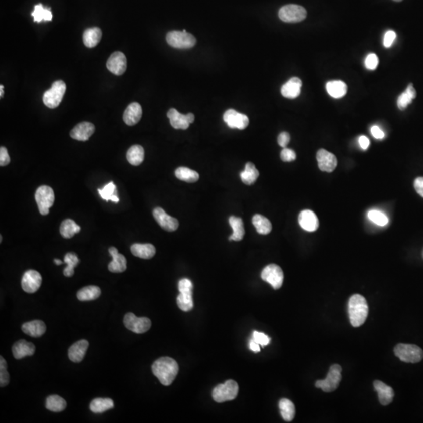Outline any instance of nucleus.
Masks as SVG:
<instances>
[{
	"label": "nucleus",
	"instance_id": "nucleus-1",
	"mask_svg": "<svg viewBox=\"0 0 423 423\" xmlns=\"http://www.w3.org/2000/svg\"><path fill=\"white\" fill-rule=\"evenodd\" d=\"M152 372L162 385H169L177 376L179 365L171 357H161L153 364Z\"/></svg>",
	"mask_w": 423,
	"mask_h": 423
},
{
	"label": "nucleus",
	"instance_id": "nucleus-2",
	"mask_svg": "<svg viewBox=\"0 0 423 423\" xmlns=\"http://www.w3.org/2000/svg\"><path fill=\"white\" fill-rule=\"evenodd\" d=\"M348 314L353 327L362 325L368 315V305L365 298L360 294L352 296L348 303Z\"/></svg>",
	"mask_w": 423,
	"mask_h": 423
},
{
	"label": "nucleus",
	"instance_id": "nucleus-3",
	"mask_svg": "<svg viewBox=\"0 0 423 423\" xmlns=\"http://www.w3.org/2000/svg\"><path fill=\"white\" fill-rule=\"evenodd\" d=\"M66 91V84L62 80L54 82L50 90L44 93L43 101L49 108H56L61 104Z\"/></svg>",
	"mask_w": 423,
	"mask_h": 423
},
{
	"label": "nucleus",
	"instance_id": "nucleus-4",
	"mask_svg": "<svg viewBox=\"0 0 423 423\" xmlns=\"http://www.w3.org/2000/svg\"><path fill=\"white\" fill-rule=\"evenodd\" d=\"M394 353L398 358L406 363H418L423 358L422 350L416 345L400 343L395 347Z\"/></svg>",
	"mask_w": 423,
	"mask_h": 423
},
{
	"label": "nucleus",
	"instance_id": "nucleus-5",
	"mask_svg": "<svg viewBox=\"0 0 423 423\" xmlns=\"http://www.w3.org/2000/svg\"><path fill=\"white\" fill-rule=\"evenodd\" d=\"M239 385L234 380H228L224 384H220L213 391V398L217 403L232 400L237 397Z\"/></svg>",
	"mask_w": 423,
	"mask_h": 423
},
{
	"label": "nucleus",
	"instance_id": "nucleus-6",
	"mask_svg": "<svg viewBox=\"0 0 423 423\" xmlns=\"http://www.w3.org/2000/svg\"><path fill=\"white\" fill-rule=\"evenodd\" d=\"M166 41L171 47L177 49H190L196 44L195 37L186 30L169 32Z\"/></svg>",
	"mask_w": 423,
	"mask_h": 423
},
{
	"label": "nucleus",
	"instance_id": "nucleus-7",
	"mask_svg": "<svg viewBox=\"0 0 423 423\" xmlns=\"http://www.w3.org/2000/svg\"><path fill=\"white\" fill-rule=\"evenodd\" d=\"M342 367L339 364L331 366L326 378L316 382V387L321 388L324 392L331 393L337 389L342 379Z\"/></svg>",
	"mask_w": 423,
	"mask_h": 423
},
{
	"label": "nucleus",
	"instance_id": "nucleus-8",
	"mask_svg": "<svg viewBox=\"0 0 423 423\" xmlns=\"http://www.w3.org/2000/svg\"><path fill=\"white\" fill-rule=\"evenodd\" d=\"M36 203L38 205L39 211L41 215H48L50 208L52 207L54 202V192L51 186H41L36 190L35 194Z\"/></svg>",
	"mask_w": 423,
	"mask_h": 423
},
{
	"label": "nucleus",
	"instance_id": "nucleus-9",
	"mask_svg": "<svg viewBox=\"0 0 423 423\" xmlns=\"http://www.w3.org/2000/svg\"><path fill=\"white\" fill-rule=\"evenodd\" d=\"M280 19L287 23H296L307 18V11L301 6L289 4L284 6L278 12Z\"/></svg>",
	"mask_w": 423,
	"mask_h": 423
},
{
	"label": "nucleus",
	"instance_id": "nucleus-10",
	"mask_svg": "<svg viewBox=\"0 0 423 423\" xmlns=\"http://www.w3.org/2000/svg\"><path fill=\"white\" fill-rule=\"evenodd\" d=\"M123 322L126 328L136 334L144 333L151 327V320L147 317H136L133 313L126 314Z\"/></svg>",
	"mask_w": 423,
	"mask_h": 423
},
{
	"label": "nucleus",
	"instance_id": "nucleus-11",
	"mask_svg": "<svg viewBox=\"0 0 423 423\" xmlns=\"http://www.w3.org/2000/svg\"><path fill=\"white\" fill-rule=\"evenodd\" d=\"M261 278L268 282L275 289L282 287L283 284L284 274L282 268L276 264H270L263 270Z\"/></svg>",
	"mask_w": 423,
	"mask_h": 423
},
{
	"label": "nucleus",
	"instance_id": "nucleus-12",
	"mask_svg": "<svg viewBox=\"0 0 423 423\" xmlns=\"http://www.w3.org/2000/svg\"><path fill=\"white\" fill-rule=\"evenodd\" d=\"M42 284V277L38 271L29 270L24 274L22 279V287L27 293H34L40 289Z\"/></svg>",
	"mask_w": 423,
	"mask_h": 423
},
{
	"label": "nucleus",
	"instance_id": "nucleus-13",
	"mask_svg": "<svg viewBox=\"0 0 423 423\" xmlns=\"http://www.w3.org/2000/svg\"><path fill=\"white\" fill-rule=\"evenodd\" d=\"M153 216L160 227L167 232H175L179 228V221L176 218L168 215L163 208L160 207L154 208Z\"/></svg>",
	"mask_w": 423,
	"mask_h": 423
},
{
	"label": "nucleus",
	"instance_id": "nucleus-14",
	"mask_svg": "<svg viewBox=\"0 0 423 423\" xmlns=\"http://www.w3.org/2000/svg\"><path fill=\"white\" fill-rule=\"evenodd\" d=\"M224 120L232 129H245L250 123L249 118L234 109H229L224 115Z\"/></svg>",
	"mask_w": 423,
	"mask_h": 423
},
{
	"label": "nucleus",
	"instance_id": "nucleus-15",
	"mask_svg": "<svg viewBox=\"0 0 423 423\" xmlns=\"http://www.w3.org/2000/svg\"><path fill=\"white\" fill-rule=\"evenodd\" d=\"M107 68L116 76L123 75L127 68V60L125 54L119 51L113 53L108 58Z\"/></svg>",
	"mask_w": 423,
	"mask_h": 423
},
{
	"label": "nucleus",
	"instance_id": "nucleus-16",
	"mask_svg": "<svg viewBox=\"0 0 423 423\" xmlns=\"http://www.w3.org/2000/svg\"><path fill=\"white\" fill-rule=\"evenodd\" d=\"M318 167L323 172H332L337 166L338 161L332 153L328 152L325 149H320L317 153Z\"/></svg>",
	"mask_w": 423,
	"mask_h": 423
},
{
	"label": "nucleus",
	"instance_id": "nucleus-17",
	"mask_svg": "<svg viewBox=\"0 0 423 423\" xmlns=\"http://www.w3.org/2000/svg\"><path fill=\"white\" fill-rule=\"evenodd\" d=\"M298 221L300 227L308 232H316L319 228L318 218L311 210H303L298 217Z\"/></svg>",
	"mask_w": 423,
	"mask_h": 423
},
{
	"label": "nucleus",
	"instance_id": "nucleus-18",
	"mask_svg": "<svg viewBox=\"0 0 423 423\" xmlns=\"http://www.w3.org/2000/svg\"><path fill=\"white\" fill-rule=\"evenodd\" d=\"M95 131V126L90 122H83L76 125L70 133L71 137L79 141H86Z\"/></svg>",
	"mask_w": 423,
	"mask_h": 423
},
{
	"label": "nucleus",
	"instance_id": "nucleus-19",
	"mask_svg": "<svg viewBox=\"0 0 423 423\" xmlns=\"http://www.w3.org/2000/svg\"><path fill=\"white\" fill-rule=\"evenodd\" d=\"M109 253L112 257V260L108 264V270L112 273H122L126 271L127 267L126 257L120 254L115 247L110 248Z\"/></svg>",
	"mask_w": 423,
	"mask_h": 423
},
{
	"label": "nucleus",
	"instance_id": "nucleus-20",
	"mask_svg": "<svg viewBox=\"0 0 423 423\" xmlns=\"http://www.w3.org/2000/svg\"><path fill=\"white\" fill-rule=\"evenodd\" d=\"M142 111L141 106L136 102L132 103L126 108V111L123 114V120L125 123L128 126H134L138 123L141 119Z\"/></svg>",
	"mask_w": 423,
	"mask_h": 423
},
{
	"label": "nucleus",
	"instance_id": "nucleus-21",
	"mask_svg": "<svg viewBox=\"0 0 423 423\" xmlns=\"http://www.w3.org/2000/svg\"><path fill=\"white\" fill-rule=\"evenodd\" d=\"M302 81L297 77L291 78L282 86L281 93L285 98L295 99L301 93Z\"/></svg>",
	"mask_w": 423,
	"mask_h": 423
},
{
	"label": "nucleus",
	"instance_id": "nucleus-22",
	"mask_svg": "<svg viewBox=\"0 0 423 423\" xmlns=\"http://www.w3.org/2000/svg\"><path fill=\"white\" fill-rule=\"evenodd\" d=\"M89 347L88 341L79 340L74 343L68 350V357L74 363H79L83 360Z\"/></svg>",
	"mask_w": 423,
	"mask_h": 423
},
{
	"label": "nucleus",
	"instance_id": "nucleus-23",
	"mask_svg": "<svg viewBox=\"0 0 423 423\" xmlns=\"http://www.w3.org/2000/svg\"><path fill=\"white\" fill-rule=\"evenodd\" d=\"M35 350H36L35 345L24 339L18 341L12 347L14 357L17 360L33 356L35 353Z\"/></svg>",
	"mask_w": 423,
	"mask_h": 423
},
{
	"label": "nucleus",
	"instance_id": "nucleus-24",
	"mask_svg": "<svg viewBox=\"0 0 423 423\" xmlns=\"http://www.w3.org/2000/svg\"><path fill=\"white\" fill-rule=\"evenodd\" d=\"M22 329L24 333L31 337L38 338L45 333L47 327L43 321L35 320L23 324Z\"/></svg>",
	"mask_w": 423,
	"mask_h": 423
},
{
	"label": "nucleus",
	"instance_id": "nucleus-25",
	"mask_svg": "<svg viewBox=\"0 0 423 423\" xmlns=\"http://www.w3.org/2000/svg\"><path fill=\"white\" fill-rule=\"evenodd\" d=\"M375 390L378 392V399L382 405H388L393 401L394 397V392L393 389L385 385L382 381L376 380L374 382Z\"/></svg>",
	"mask_w": 423,
	"mask_h": 423
},
{
	"label": "nucleus",
	"instance_id": "nucleus-26",
	"mask_svg": "<svg viewBox=\"0 0 423 423\" xmlns=\"http://www.w3.org/2000/svg\"><path fill=\"white\" fill-rule=\"evenodd\" d=\"M167 116L170 120L171 126L176 129H188L190 126V122H189L187 115H183V114L179 113L177 110L175 108H171Z\"/></svg>",
	"mask_w": 423,
	"mask_h": 423
},
{
	"label": "nucleus",
	"instance_id": "nucleus-27",
	"mask_svg": "<svg viewBox=\"0 0 423 423\" xmlns=\"http://www.w3.org/2000/svg\"><path fill=\"white\" fill-rule=\"evenodd\" d=\"M102 37V31L97 27L86 29L83 33V43L88 48H93L97 46Z\"/></svg>",
	"mask_w": 423,
	"mask_h": 423
},
{
	"label": "nucleus",
	"instance_id": "nucleus-28",
	"mask_svg": "<svg viewBox=\"0 0 423 423\" xmlns=\"http://www.w3.org/2000/svg\"><path fill=\"white\" fill-rule=\"evenodd\" d=\"M131 252L135 257L139 258L151 259L156 253V250L153 245L149 244H133L131 246Z\"/></svg>",
	"mask_w": 423,
	"mask_h": 423
},
{
	"label": "nucleus",
	"instance_id": "nucleus-29",
	"mask_svg": "<svg viewBox=\"0 0 423 423\" xmlns=\"http://www.w3.org/2000/svg\"><path fill=\"white\" fill-rule=\"evenodd\" d=\"M328 94L333 98L344 97L347 92V86L343 81H331L326 85Z\"/></svg>",
	"mask_w": 423,
	"mask_h": 423
},
{
	"label": "nucleus",
	"instance_id": "nucleus-30",
	"mask_svg": "<svg viewBox=\"0 0 423 423\" xmlns=\"http://www.w3.org/2000/svg\"><path fill=\"white\" fill-rule=\"evenodd\" d=\"M229 224L233 230V234H232L229 237V240L239 241L242 240L245 235L244 226H243V221L239 217H230Z\"/></svg>",
	"mask_w": 423,
	"mask_h": 423
},
{
	"label": "nucleus",
	"instance_id": "nucleus-31",
	"mask_svg": "<svg viewBox=\"0 0 423 423\" xmlns=\"http://www.w3.org/2000/svg\"><path fill=\"white\" fill-rule=\"evenodd\" d=\"M101 294V291L100 288L94 285H90L86 287L81 289L77 292L78 300L80 301H91V300H97L100 297Z\"/></svg>",
	"mask_w": 423,
	"mask_h": 423
},
{
	"label": "nucleus",
	"instance_id": "nucleus-32",
	"mask_svg": "<svg viewBox=\"0 0 423 423\" xmlns=\"http://www.w3.org/2000/svg\"><path fill=\"white\" fill-rule=\"evenodd\" d=\"M114 407L113 400L110 398H96L90 403V408L95 414H101Z\"/></svg>",
	"mask_w": 423,
	"mask_h": 423
},
{
	"label": "nucleus",
	"instance_id": "nucleus-33",
	"mask_svg": "<svg viewBox=\"0 0 423 423\" xmlns=\"http://www.w3.org/2000/svg\"><path fill=\"white\" fill-rule=\"evenodd\" d=\"M126 158L131 165H135V166L140 165L144 159V148L140 145L132 146L128 150Z\"/></svg>",
	"mask_w": 423,
	"mask_h": 423
},
{
	"label": "nucleus",
	"instance_id": "nucleus-34",
	"mask_svg": "<svg viewBox=\"0 0 423 423\" xmlns=\"http://www.w3.org/2000/svg\"><path fill=\"white\" fill-rule=\"evenodd\" d=\"M259 171L251 162H247L243 172H241L240 177L242 181L246 185H253L257 181L259 177Z\"/></svg>",
	"mask_w": 423,
	"mask_h": 423
},
{
	"label": "nucleus",
	"instance_id": "nucleus-35",
	"mask_svg": "<svg viewBox=\"0 0 423 423\" xmlns=\"http://www.w3.org/2000/svg\"><path fill=\"white\" fill-rule=\"evenodd\" d=\"M253 226L260 235H268L272 230L271 221L264 216L256 214L253 217Z\"/></svg>",
	"mask_w": 423,
	"mask_h": 423
},
{
	"label": "nucleus",
	"instance_id": "nucleus-36",
	"mask_svg": "<svg viewBox=\"0 0 423 423\" xmlns=\"http://www.w3.org/2000/svg\"><path fill=\"white\" fill-rule=\"evenodd\" d=\"M416 97V90L413 84L408 85L405 91L399 96L397 100L398 108L400 110H404L407 108L409 104H411L413 100Z\"/></svg>",
	"mask_w": 423,
	"mask_h": 423
},
{
	"label": "nucleus",
	"instance_id": "nucleus-37",
	"mask_svg": "<svg viewBox=\"0 0 423 423\" xmlns=\"http://www.w3.org/2000/svg\"><path fill=\"white\" fill-rule=\"evenodd\" d=\"M80 227L71 219L65 220L60 227V233L65 239H71L80 232Z\"/></svg>",
	"mask_w": 423,
	"mask_h": 423
},
{
	"label": "nucleus",
	"instance_id": "nucleus-38",
	"mask_svg": "<svg viewBox=\"0 0 423 423\" xmlns=\"http://www.w3.org/2000/svg\"><path fill=\"white\" fill-rule=\"evenodd\" d=\"M67 403L63 398L58 395H52L47 397L46 407L53 412H61L66 408Z\"/></svg>",
	"mask_w": 423,
	"mask_h": 423
},
{
	"label": "nucleus",
	"instance_id": "nucleus-39",
	"mask_svg": "<svg viewBox=\"0 0 423 423\" xmlns=\"http://www.w3.org/2000/svg\"><path fill=\"white\" fill-rule=\"evenodd\" d=\"M279 408L283 419L286 421H292L295 417L296 409L294 404L288 399H282L279 401Z\"/></svg>",
	"mask_w": 423,
	"mask_h": 423
},
{
	"label": "nucleus",
	"instance_id": "nucleus-40",
	"mask_svg": "<svg viewBox=\"0 0 423 423\" xmlns=\"http://www.w3.org/2000/svg\"><path fill=\"white\" fill-rule=\"evenodd\" d=\"M176 177L186 183H195L198 180L199 174L195 171L186 168V167H179L175 172Z\"/></svg>",
	"mask_w": 423,
	"mask_h": 423
},
{
	"label": "nucleus",
	"instance_id": "nucleus-41",
	"mask_svg": "<svg viewBox=\"0 0 423 423\" xmlns=\"http://www.w3.org/2000/svg\"><path fill=\"white\" fill-rule=\"evenodd\" d=\"M32 16L34 18V22L37 23H40L42 21H51L53 18L51 8H44L41 4L35 6Z\"/></svg>",
	"mask_w": 423,
	"mask_h": 423
},
{
	"label": "nucleus",
	"instance_id": "nucleus-42",
	"mask_svg": "<svg viewBox=\"0 0 423 423\" xmlns=\"http://www.w3.org/2000/svg\"><path fill=\"white\" fill-rule=\"evenodd\" d=\"M99 194L105 201H112L114 202H119V198L117 196L116 186L113 182H110L109 183L104 186V188L98 189Z\"/></svg>",
	"mask_w": 423,
	"mask_h": 423
},
{
	"label": "nucleus",
	"instance_id": "nucleus-43",
	"mask_svg": "<svg viewBox=\"0 0 423 423\" xmlns=\"http://www.w3.org/2000/svg\"><path fill=\"white\" fill-rule=\"evenodd\" d=\"M178 307L183 311H190L194 307L192 293H179L176 299Z\"/></svg>",
	"mask_w": 423,
	"mask_h": 423
},
{
	"label": "nucleus",
	"instance_id": "nucleus-44",
	"mask_svg": "<svg viewBox=\"0 0 423 423\" xmlns=\"http://www.w3.org/2000/svg\"><path fill=\"white\" fill-rule=\"evenodd\" d=\"M79 262V258L75 253H67L65 257V263L67 264V267L64 270L65 276L72 277L74 275V268L78 265Z\"/></svg>",
	"mask_w": 423,
	"mask_h": 423
},
{
	"label": "nucleus",
	"instance_id": "nucleus-45",
	"mask_svg": "<svg viewBox=\"0 0 423 423\" xmlns=\"http://www.w3.org/2000/svg\"><path fill=\"white\" fill-rule=\"evenodd\" d=\"M368 219L378 226L384 227L389 224V218L382 212L376 209L370 210L368 214Z\"/></svg>",
	"mask_w": 423,
	"mask_h": 423
},
{
	"label": "nucleus",
	"instance_id": "nucleus-46",
	"mask_svg": "<svg viewBox=\"0 0 423 423\" xmlns=\"http://www.w3.org/2000/svg\"><path fill=\"white\" fill-rule=\"evenodd\" d=\"M7 368H8V364L6 362L5 359L1 357L0 358V385L1 387L8 385L10 382V375L7 371Z\"/></svg>",
	"mask_w": 423,
	"mask_h": 423
},
{
	"label": "nucleus",
	"instance_id": "nucleus-47",
	"mask_svg": "<svg viewBox=\"0 0 423 423\" xmlns=\"http://www.w3.org/2000/svg\"><path fill=\"white\" fill-rule=\"evenodd\" d=\"M253 339L260 346L261 345L262 346H267L271 342V339L267 335L263 332H257V331L253 332Z\"/></svg>",
	"mask_w": 423,
	"mask_h": 423
},
{
	"label": "nucleus",
	"instance_id": "nucleus-48",
	"mask_svg": "<svg viewBox=\"0 0 423 423\" xmlns=\"http://www.w3.org/2000/svg\"><path fill=\"white\" fill-rule=\"evenodd\" d=\"M178 288H179V293H192L193 284L190 280L183 278L179 281Z\"/></svg>",
	"mask_w": 423,
	"mask_h": 423
},
{
	"label": "nucleus",
	"instance_id": "nucleus-49",
	"mask_svg": "<svg viewBox=\"0 0 423 423\" xmlns=\"http://www.w3.org/2000/svg\"><path fill=\"white\" fill-rule=\"evenodd\" d=\"M378 65V56L375 54H370L367 56L365 59L366 68L369 70H375Z\"/></svg>",
	"mask_w": 423,
	"mask_h": 423
},
{
	"label": "nucleus",
	"instance_id": "nucleus-50",
	"mask_svg": "<svg viewBox=\"0 0 423 423\" xmlns=\"http://www.w3.org/2000/svg\"><path fill=\"white\" fill-rule=\"evenodd\" d=\"M281 158H282V161H285V162H289V161L296 160V154L294 151L285 147L281 152Z\"/></svg>",
	"mask_w": 423,
	"mask_h": 423
},
{
	"label": "nucleus",
	"instance_id": "nucleus-51",
	"mask_svg": "<svg viewBox=\"0 0 423 423\" xmlns=\"http://www.w3.org/2000/svg\"><path fill=\"white\" fill-rule=\"evenodd\" d=\"M11 162V158L8 154V149L4 147L0 148V165L6 166Z\"/></svg>",
	"mask_w": 423,
	"mask_h": 423
},
{
	"label": "nucleus",
	"instance_id": "nucleus-52",
	"mask_svg": "<svg viewBox=\"0 0 423 423\" xmlns=\"http://www.w3.org/2000/svg\"><path fill=\"white\" fill-rule=\"evenodd\" d=\"M396 33H395L394 31H388L387 33H385V36H384V46L385 47H387V48L388 47H390L391 46L393 45V42H394L395 39H396Z\"/></svg>",
	"mask_w": 423,
	"mask_h": 423
},
{
	"label": "nucleus",
	"instance_id": "nucleus-53",
	"mask_svg": "<svg viewBox=\"0 0 423 423\" xmlns=\"http://www.w3.org/2000/svg\"><path fill=\"white\" fill-rule=\"evenodd\" d=\"M289 141H290V136L289 133L286 132L280 133L278 137V143L281 147L285 148L289 144Z\"/></svg>",
	"mask_w": 423,
	"mask_h": 423
},
{
	"label": "nucleus",
	"instance_id": "nucleus-54",
	"mask_svg": "<svg viewBox=\"0 0 423 423\" xmlns=\"http://www.w3.org/2000/svg\"><path fill=\"white\" fill-rule=\"evenodd\" d=\"M371 132L372 136L375 139H378V140H382V139L385 137V133H384V132L378 126H372L371 129Z\"/></svg>",
	"mask_w": 423,
	"mask_h": 423
},
{
	"label": "nucleus",
	"instance_id": "nucleus-55",
	"mask_svg": "<svg viewBox=\"0 0 423 423\" xmlns=\"http://www.w3.org/2000/svg\"><path fill=\"white\" fill-rule=\"evenodd\" d=\"M414 189L420 196L423 197V177H418L414 180Z\"/></svg>",
	"mask_w": 423,
	"mask_h": 423
},
{
	"label": "nucleus",
	"instance_id": "nucleus-56",
	"mask_svg": "<svg viewBox=\"0 0 423 423\" xmlns=\"http://www.w3.org/2000/svg\"><path fill=\"white\" fill-rule=\"evenodd\" d=\"M359 144H360V147L363 150H367L370 146L369 139L365 136H360V138H359Z\"/></svg>",
	"mask_w": 423,
	"mask_h": 423
},
{
	"label": "nucleus",
	"instance_id": "nucleus-57",
	"mask_svg": "<svg viewBox=\"0 0 423 423\" xmlns=\"http://www.w3.org/2000/svg\"><path fill=\"white\" fill-rule=\"evenodd\" d=\"M250 349L254 353H259L260 351V345L256 343L253 339L250 342Z\"/></svg>",
	"mask_w": 423,
	"mask_h": 423
},
{
	"label": "nucleus",
	"instance_id": "nucleus-58",
	"mask_svg": "<svg viewBox=\"0 0 423 423\" xmlns=\"http://www.w3.org/2000/svg\"><path fill=\"white\" fill-rule=\"evenodd\" d=\"M187 118H188L189 122L190 124L193 123L194 121V114L189 113L187 114Z\"/></svg>",
	"mask_w": 423,
	"mask_h": 423
},
{
	"label": "nucleus",
	"instance_id": "nucleus-59",
	"mask_svg": "<svg viewBox=\"0 0 423 423\" xmlns=\"http://www.w3.org/2000/svg\"><path fill=\"white\" fill-rule=\"evenodd\" d=\"M4 86H3V85H1V86H0V97H1V98L4 97Z\"/></svg>",
	"mask_w": 423,
	"mask_h": 423
},
{
	"label": "nucleus",
	"instance_id": "nucleus-60",
	"mask_svg": "<svg viewBox=\"0 0 423 423\" xmlns=\"http://www.w3.org/2000/svg\"><path fill=\"white\" fill-rule=\"evenodd\" d=\"M54 263H55L57 265H61V264H63V262H62L61 260H58V259H55V260H54Z\"/></svg>",
	"mask_w": 423,
	"mask_h": 423
},
{
	"label": "nucleus",
	"instance_id": "nucleus-61",
	"mask_svg": "<svg viewBox=\"0 0 423 423\" xmlns=\"http://www.w3.org/2000/svg\"><path fill=\"white\" fill-rule=\"evenodd\" d=\"M2 240H3V237H2V236H0V241H1V242H2Z\"/></svg>",
	"mask_w": 423,
	"mask_h": 423
},
{
	"label": "nucleus",
	"instance_id": "nucleus-62",
	"mask_svg": "<svg viewBox=\"0 0 423 423\" xmlns=\"http://www.w3.org/2000/svg\"><path fill=\"white\" fill-rule=\"evenodd\" d=\"M394 1H396V2H400L402 0H394Z\"/></svg>",
	"mask_w": 423,
	"mask_h": 423
}]
</instances>
